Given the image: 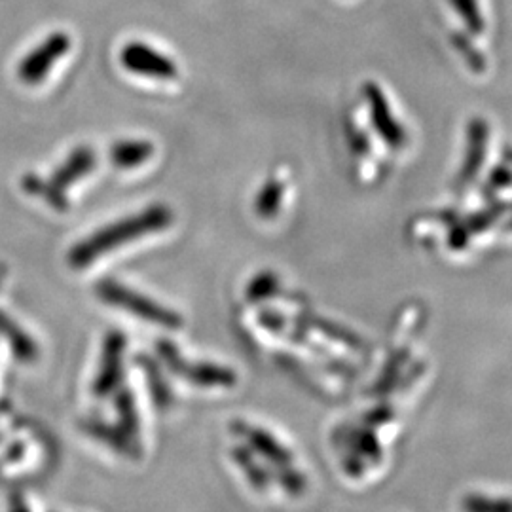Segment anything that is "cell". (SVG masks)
Masks as SVG:
<instances>
[{
    "instance_id": "7",
    "label": "cell",
    "mask_w": 512,
    "mask_h": 512,
    "mask_svg": "<svg viewBox=\"0 0 512 512\" xmlns=\"http://www.w3.org/2000/svg\"><path fill=\"white\" fill-rule=\"evenodd\" d=\"M232 429L236 431V435L243 437V440L255 452L266 459H270V461H274L275 465L287 467V465L293 463V454L287 450V446H283L279 440L272 437L270 433H266L264 429L255 427L251 423H245V421H234Z\"/></svg>"
},
{
    "instance_id": "13",
    "label": "cell",
    "mask_w": 512,
    "mask_h": 512,
    "mask_svg": "<svg viewBox=\"0 0 512 512\" xmlns=\"http://www.w3.org/2000/svg\"><path fill=\"white\" fill-rule=\"evenodd\" d=\"M450 4L471 37H480L486 33V19L480 10L478 0H450Z\"/></svg>"
},
{
    "instance_id": "2",
    "label": "cell",
    "mask_w": 512,
    "mask_h": 512,
    "mask_svg": "<svg viewBox=\"0 0 512 512\" xmlns=\"http://www.w3.org/2000/svg\"><path fill=\"white\" fill-rule=\"evenodd\" d=\"M97 294L101 300H105L107 304H112L116 308L128 311L131 315L154 323L158 327L164 329H181L183 325V317L177 311L169 310L162 304H158L156 300H150L145 294L137 293L133 289H129L126 285L114 283V281H101L97 285Z\"/></svg>"
},
{
    "instance_id": "16",
    "label": "cell",
    "mask_w": 512,
    "mask_h": 512,
    "mask_svg": "<svg viewBox=\"0 0 512 512\" xmlns=\"http://www.w3.org/2000/svg\"><path fill=\"white\" fill-rule=\"evenodd\" d=\"M275 287H277V277L270 272H264L253 279V283L249 287V298L268 296V294L274 293Z\"/></svg>"
},
{
    "instance_id": "4",
    "label": "cell",
    "mask_w": 512,
    "mask_h": 512,
    "mask_svg": "<svg viewBox=\"0 0 512 512\" xmlns=\"http://www.w3.org/2000/svg\"><path fill=\"white\" fill-rule=\"evenodd\" d=\"M488 141H490V128L484 118H473L467 126V148L463 156V164L459 167L456 177V192L463 194L478 181L480 171L486 162L488 154Z\"/></svg>"
},
{
    "instance_id": "5",
    "label": "cell",
    "mask_w": 512,
    "mask_h": 512,
    "mask_svg": "<svg viewBox=\"0 0 512 512\" xmlns=\"http://www.w3.org/2000/svg\"><path fill=\"white\" fill-rule=\"evenodd\" d=\"M122 65L129 73L156 78V80H175L179 76V69L173 59L154 50L145 42H129L122 50Z\"/></svg>"
},
{
    "instance_id": "17",
    "label": "cell",
    "mask_w": 512,
    "mask_h": 512,
    "mask_svg": "<svg viewBox=\"0 0 512 512\" xmlns=\"http://www.w3.org/2000/svg\"><path fill=\"white\" fill-rule=\"evenodd\" d=\"M351 147H353V150H355L357 154H366V152L370 150V145H368V139H366L365 133L357 131V133L351 137Z\"/></svg>"
},
{
    "instance_id": "18",
    "label": "cell",
    "mask_w": 512,
    "mask_h": 512,
    "mask_svg": "<svg viewBox=\"0 0 512 512\" xmlns=\"http://www.w3.org/2000/svg\"><path fill=\"white\" fill-rule=\"evenodd\" d=\"M18 512H27V511H25V509H21V511H18Z\"/></svg>"
},
{
    "instance_id": "14",
    "label": "cell",
    "mask_w": 512,
    "mask_h": 512,
    "mask_svg": "<svg viewBox=\"0 0 512 512\" xmlns=\"http://www.w3.org/2000/svg\"><path fill=\"white\" fill-rule=\"evenodd\" d=\"M463 511L465 512H509V501L507 499H490V497H480V495H471L463 501Z\"/></svg>"
},
{
    "instance_id": "10",
    "label": "cell",
    "mask_w": 512,
    "mask_h": 512,
    "mask_svg": "<svg viewBox=\"0 0 512 512\" xmlns=\"http://www.w3.org/2000/svg\"><path fill=\"white\" fill-rule=\"evenodd\" d=\"M285 196V184L281 179L272 177L262 184L258 196H256L255 211L260 219H274L281 209Z\"/></svg>"
},
{
    "instance_id": "8",
    "label": "cell",
    "mask_w": 512,
    "mask_h": 512,
    "mask_svg": "<svg viewBox=\"0 0 512 512\" xmlns=\"http://www.w3.org/2000/svg\"><path fill=\"white\" fill-rule=\"evenodd\" d=\"M124 336L114 334L107 340V349H105V365L101 368V374L95 382V391L97 395H107L112 389L116 380L120 378V365H122V349H124Z\"/></svg>"
},
{
    "instance_id": "15",
    "label": "cell",
    "mask_w": 512,
    "mask_h": 512,
    "mask_svg": "<svg viewBox=\"0 0 512 512\" xmlns=\"http://www.w3.org/2000/svg\"><path fill=\"white\" fill-rule=\"evenodd\" d=\"M509 184H511V171H509V167L507 165H497V167H494V171L490 173L488 183L484 186V196L492 198L499 190L509 188Z\"/></svg>"
},
{
    "instance_id": "9",
    "label": "cell",
    "mask_w": 512,
    "mask_h": 512,
    "mask_svg": "<svg viewBox=\"0 0 512 512\" xmlns=\"http://www.w3.org/2000/svg\"><path fill=\"white\" fill-rule=\"evenodd\" d=\"M154 156V145L150 141H120L112 147L110 158L112 164L122 169H133L147 164Z\"/></svg>"
},
{
    "instance_id": "1",
    "label": "cell",
    "mask_w": 512,
    "mask_h": 512,
    "mask_svg": "<svg viewBox=\"0 0 512 512\" xmlns=\"http://www.w3.org/2000/svg\"><path fill=\"white\" fill-rule=\"evenodd\" d=\"M173 224V211L165 203H154L137 215L118 220L107 228H101L93 236L78 243L71 253L74 268H84L95 258L107 255L112 249L129 241L145 238L148 234L167 230Z\"/></svg>"
},
{
    "instance_id": "3",
    "label": "cell",
    "mask_w": 512,
    "mask_h": 512,
    "mask_svg": "<svg viewBox=\"0 0 512 512\" xmlns=\"http://www.w3.org/2000/svg\"><path fill=\"white\" fill-rule=\"evenodd\" d=\"M363 97L368 105V114H370V122L376 129V133L380 135V139L384 141L391 150H401L408 143V133L403 128V124L395 118L393 110L389 107V101L385 97L384 90L368 80L363 86Z\"/></svg>"
},
{
    "instance_id": "6",
    "label": "cell",
    "mask_w": 512,
    "mask_h": 512,
    "mask_svg": "<svg viewBox=\"0 0 512 512\" xmlns=\"http://www.w3.org/2000/svg\"><path fill=\"white\" fill-rule=\"evenodd\" d=\"M162 355L165 363L171 366V370L177 376H183L184 380L196 385H217V387H230L238 382V376L234 370L224 368L219 365H209V363H188L183 357L175 351L173 346H162Z\"/></svg>"
},
{
    "instance_id": "12",
    "label": "cell",
    "mask_w": 512,
    "mask_h": 512,
    "mask_svg": "<svg viewBox=\"0 0 512 512\" xmlns=\"http://www.w3.org/2000/svg\"><path fill=\"white\" fill-rule=\"evenodd\" d=\"M507 211H509L507 203H492L490 207H486L482 211H476L471 217L458 222V226L467 234V238L471 239V236H475L478 232L488 230L495 220L499 219Z\"/></svg>"
},
{
    "instance_id": "11",
    "label": "cell",
    "mask_w": 512,
    "mask_h": 512,
    "mask_svg": "<svg viewBox=\"0 0 512 512\" xmlns=\"http://www.w3.org/2000/svg\"><path fill=\"white\" fill-rule=\"evenodd\" d=\"M450 42L452 46L456 48V52L461 55V59L467 63V67L475 74L486 73V67H488V61H486V55L482 54L478 50L475 42L471 35L467 31H454L450 35Z\"/></svg>"
}]
</instances>
